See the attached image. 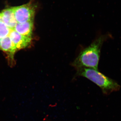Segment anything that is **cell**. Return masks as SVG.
<instances>
[{"instance_id": "cell-7", "label": "cell", "mask_w": 121, "mask_h": 121, "mask_svg": "<svg viewBox=\"0 0 121 121\" xmlns=\"http://www.w3.org/2000/svg\"><path fill=\"white\" fill-rule=\"evenodd\" d=\"M33 27L34 20H31L23 23H17L14 30L22 35L32 38Z\"/></svg>"}, {"instance_id": "cell-2", "label": "cell", "mask_w": 121, "mask_h": 121, "mask_svg": "<svg viewBox=\"0 0 121 121\" xmlns=\"http://www.w3.org/2000/svg\"><path fill=\"white\" fill-rule=\"evenodd\" d=\"M78 75L83 76L95 83L101 89L104 94L108 95L118 91L121 86L115 80L92 68H83L78 70Z\"/></svg>"}, {"instance_id": "cell-10", "label": "cell", "mask_w": 121, "mask_h": 121, "mask_svg": "<svg viewBox=\"0 0 121 121\" xmlns=\"http://www.w3.org/2000/svg\"><path fill=\"white\" fill-rule=\"evenodd\" d=\"M0 50H1L0 46Z\"/></svg>"}, {"instance_id": "cell-9", "label": "cell", "mask_w": 121, "mask_h": 121, "mask_svg": "<svg viewBox=\"0 0 121 121\" xmlns=\"http://www.w3.org/2000/svg\"><path fill=\"white\" fill-rule=\"evenodd\" d=\"M2 21V19H1V16L0 14V21Z\"/></svg>"}, {"instance_id": "cell-8", "label": "cell", "mask_w": 121, "mask_h": 121, "mask_svg": "<svg viewBox=\"0 0 121 121\" xmlns=\"http://www.w3.org/2000/svg\"><path fill=\"white\" fill-rule=\"evenodd\" d=\"M11 30L3 21H0V39L9 36Z\"/></svg>"}, {"instance_id": "cell-3", "label": "cell", "mask_w": 121, "mask_h": 121, "mask_svg": "<svg viewBox=\"0 0 121 121\" xmlns=\"http://www.w3.org/2000/svg\"><path fill=\"white\" fill-rule=\"evenodd\" d=\"M13 8L15 19L18 23L34 20L37 5L32 0L27 4Z\"/></svg>"}, {"instance_id": "cell-4", "label": "cell", "mask_w": 121, "mask_h": 121, "mask_svg": "<svg viewBox=\"0 0 121 121\" xmlns=\"http://www.w3.org/2000/svg\"><path fill=\"white\" fill-rule=\"evenodd\" d=\"M0 46L1 50L7 54L9 64L13 66L15 63L14 55L17 50L9 36L1 39Z\"/></svg>"}, {"instance_id": "cell-6", "label": "cell", "mask_w": 121, "mask_h": 121, "mask_svg": "<svg viewBox=\"0 0 121 121\" xmlns=\"http://www.w3.org/2000/svg\"><path fill=\"white\" fill-rule=\"evenodd\" d=\"M2 21L12 30H14L17 22L15 19L13 8L5 9L0 13Z\"/></svg>"}, {"instance_id": "cell-1", "label": "cell", "mask_w": 121, "mask_h": 121, "mask_svg": "<svg viewBox=\"0 0 121 121\" xmlns=\"http://www.w3.org/2000/svg\"><path fill=\"white\" fill-rule=\"evenodd\" d=\"M110 36L102 35L95 39L80 52L72 63V66L77 70L83 68L98 70L101 48L104 41L109 38Z\"/></svg>"}, {"instance_id": "cell-5", "label": "cell", "mask_w": 121, "mask_h": 121, "mask_svg": "<svg viewBox=\"0 0 121 121\" xmlns=\"http://www.w3.org/2000/svg\"><path fill=\"white\" fill-rule=\"evenodd\" d=\"M9 36L17 51L26 48L29 46L32 39V38L22 35L14 30H11Z\"/></svg>"}]
</instances>
